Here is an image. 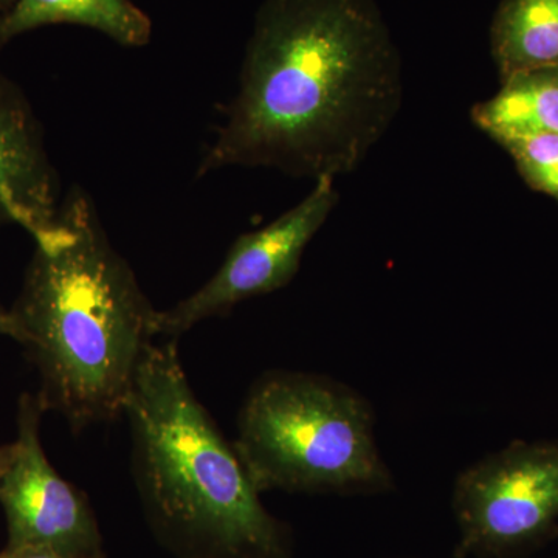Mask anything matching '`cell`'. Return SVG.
<instances>
[{"label": "cell", "instance_id": "obj_1", "mask_svg": "<svg viewBox=\"0 0 558 558\" xmlns=\"http://www.w3.org/2000/svg\"><path fill=\"white\" fill-rule=\"evenodd\" d=\"M400 102L399 50L373 0H264L199 175L229 167L349 174Z\"/></svg>", "mask_w": 558, "mask_h": 558}, {"label": "cell", "instance_id": "obj_2", "mask_svg": "<svg viewBox=\"0 0 558 558\" xmlns=\"http://www.w3.org/2000/svg\"><path fill=\"white\" fill-rule=\"evenodd\" d=\"M57 236L36 244L16 303L13 340L39 373L44 410L75 433L124 413L157 315L81 190L61 205Z\"/></svg>", "mask_w": 558, "mask_h": 558}, {"label": "cell", "instance_id": "obj_3", "mask_svg": "<svg viewBox=\"0 0 558 558\" xmlns=\"http://www.w3.org/2000/svg\"><path fill=\"white\" fill-rule=\"evenodd\" d=\"M124 414L140 502L165 549L175 558H292L284 524L194 395L178 340L150 344Z\"/></svg>", "mask_w": 558, "mask_h": 558}, {"label": "cell", "instance_id": "obj_4", "mask_svg": "<svg viewBox=\"0 0 558 558\" xmlns=\"http://www.w3.org/2000/svg\"><path fill=\"white\" fill-rule=\"evenodd\" d=\"M234 446L260 494H377L395 484L368 400L318 374H263L242 403Z\"/></svg>", "mask_w": 558, "mask_h": 558}, {"label": "cell", "instance_id": "obj_5", "mask_svg": "<svg viewBox=\"0 0 558 558\" xmlns=\"http://www.w3.org/2000/svg\"><path fill=\"white\" fill-rule=\"evenodd\" d=\"M458 556H508L548 537L558 521V442H513L458 476Z\"/></svg>", "mask_w": 558, "mask_h": 558}, {"label": "cell", "instance_id": "obj_6", "mask_svg": "<svg viewBox=\"0 0 558 558\" xmlns=\"http://www.w3.org/2000/svg\"><path fill=\"white\" fill-rule=\"evenodd\" d=\"M337 201L333 178L315 179L314 189L299 205L269 226L238 238L222 266L201 289L171 310L159 311L157 337L178 340L204 319L229 314L242 301L286 288Z\"/></svg>", "mask_w": 558, "mask_h": 558}, {"label": "cell", "instance_id": "obj_7", "mask_svg": "<svg viewBox=\"0 0 558 558\" xmlns=\"http://www.w3.org/2000/svg\"><path fill=\"white\" fill-rule=\"evenodd\" d=\"M38 395L21 396L14 457L0 481L7 548L53 550L72 558H105L97 517L86 495L62 478L44 453Z\"/></svg>", "mask_w": 558, "mask_h": 558}, {"label": "cell", "instance_id": "obj_8", "mask_svg": "<svg viewBox=\"0 0 558 558\" xmlns=\"http://www.w3.org/2000/svg\"><path fill=\"white\" fill-rule=\"evenodd\" d=\"M58 175L24 92L0 72V227L20 226L35 244L60 230Z\"/></svg>", "mask_w": 558, "mask_h": 558}, {"label": "cell", "instance_id": "obj_9", "mask_svg": "<svg viewBox=\"0 0 558 558\" xmlns=\"http://www.w3.org/2000/svg\"><path fill=\"white\" fill-rule=\"evenodd\" d=\"M57 24L94 28L126 47L146 46L153 33L148 14L131 0H16L0 14V47L22 33Z\"/></svg>", "mask_w": 558, "mask_h": 558}, {"label": "cell", "instance_id": "obj_10", "mask_svg": "<svg viewBox=\"0 0 558 558\" xmlns=\"http://www.w3.org/2000/svg\"><path fill=\"white\" fill-rule=\"evenodd\" d=\"M475 126L495 143L558 134V65L501 80L497 95L472 109Z\"/></svg>", "mask_w": 558, "mask_h": 558}, {"label": "cell", "instance_id": "obj_11", "mask_svg": "<svg viewBox=\"0 0 558 558\" xmlns=\"http://www.w3.org/2000/svg\"><path fill=\"white\" fill-rule=\"evenodd\" d=\"M490 47L499 80L558 65V0H501Z\"/></svg>", "mask_w": 558, "mask_h": 558}, {"label": "cell", "instance_id": "obj_12", "mask_svg": "<svg viewBox=\"0 0 558 558\" xmlns=\"http://www.w3.org/2000/svg\"><path fill=\"white\" fill-rule=\"evenodd\" d=\"M529 189L558 204V134L529 135L499 143Z\"/></svg>", "mask_w": 558, "mask_h": 558}, {"label": "cell", "instance_id": "obj_13", "mask_svg": "<svg viewBox=\"0 0 558 558\" xmlns=\"http://www.w3.org/2000/svg\"><path fill=\"white\" fill-rule=\"evenodd\" d=\"M0 558H72V557L62 556V554L53 553V550H46V549H35V548L9 549V548H5L2 550V553H0Z\"/></svg>", "mask_w": 558, "mask_h": 558}, {"label": "cell", "instance_id": "obj_14", "mask_svg": "<svg viewBox=\"0 0 558 558\" xmlns=\"http://www.w3.org/2000/svg\"><path fill=\"white\" fill-rule=\"evenodd\" d=\"M13 457L14 442L9 444V446H0V481H2L7 470H9L11 461H13Z\"/></svg>", "mask_w": 558, "mask_h": 558}, {"label": "cell", "instance_id": "obj_15", "mask_svg": "<svg viewBox=\"0 0 558 558\" xmlns=\"http://www.w3.org/2000/svg\"><path fill=\"white\" fill-rule=\"evenodd\" d=\"M0 336L11 337V339H13L14 336L10 310H5L2 303H0Z\"/></svg>", "mask_w": 558, "mask_h": 558}, {"label": "cell", "instance_id": "obj_16", "mask_svg": "<svg viewBox=\"0 0 558 558\" xmlns=\"http://www.w3.org/2000/svg\"><path fill=\"white\" fill-rule=\"evenodd\" d=\"M14 2H16V0H0V11L5 13L7 10L11 9Z\"/></svg>", "mask_w": 558, "mask_h": 558}]
</instances>
